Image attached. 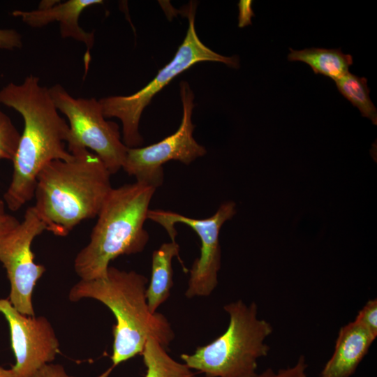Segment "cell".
<instances>
[{"instance_id": "16", "label": "cell", "mask_w": 377, "mask_h": 377, "mask_svg": "<svg viewBox=\"0 0 377 377\" xmlns=\"http://www.w3.org/2000/svg\"><path fill=\"white\" fill-rule=\"evenodd\" d=\"M146 367L145 377H198L185 363L172 358L153 338H149L141 353Z\"/></svg>"}, {"instance_id": "4", "label": "cell", "mask_w": 377, "mask_h": 377, "mask_svg": "<svg viewBox=\"0 0 377 377\" xmlns=\"http://www.w3.org/2000/svg\"><path fill=\"white\" fill-rule=\"evenodd\" d=\"M155 191L138 182L112 188L97 215L89 243L74 260L80 279L105 277L112 260L144 251L149 239L144 224Z\"/></svg>"}, {"instance_id": "24", "label": "cell", "mask_w": 377, "mask_h": 377, "mask_svg": "<svg viewBox=\"0 0 377 377\" xmlns=\"http://www.w3.org/2000/svg\"><path fill=\"white\" fill-rule=\"evenodd\" d=\"M20 221L13 215L0 214V240L13 230Z\"/></svg>"}, {"instance_id": "9", "label": "cell", "mask_w": 377, "mask_h": 377, "mask_svg": "<svg viewBox=\"0 0 377 377\" xmlns=\"http://www.w3.org/2000/svg\"><path fill=\"white\" fill-rule=\"evenodd\" d=\"M236 214V205L228 201L220 205L217 211L206 219L188 217L179 213L163 209H149L147 219L161 225L171 241H175L177 232L175 224L183 223L193 230L200 241V256L189 269L187 298L207 297L218 285L221 251L219 232L223 223Z\"/></svg>"}, {"instance_id": "14", "label": "cell", "mask_w": 377, "mask_h": 377, "mask_svg": "<svg viewBox=\"0 0 377 377\" xmlns=\"http://www.w3.org/2000/svg\"><path fill=\"white\" fill-rule=\"evenodd\" d=\"M179 246L176 241L163 243L155 250L151 258V275L146 296L149 309L151 313L170 297L173 286L172 259L179 258Z\"/></svg>"}, {"instance_id": "17", "label": "cell", "mask_w": 377, "mask_h": 377, "mask_svg": "<svg viewBox=\"0 0 377 377\" xmlns=\"http://www.w3.org/2000/svg\"><path fill=\"white\" fill-rule=\"evenodd\" d=\"M334 82L340 94L357 107L363 117L369 118L376 125L377 110L369 97L367 80L348 71Z\"/></svg>"}, {"instance_id": "20", "label": "cell", "mask_w": 377, "mask_h": 377, "mask_svg": "<svg viewBox=\"0 0 377 377\" xmlns=\"http://www.w3.org/2000/svg\"><path fill=\"white\" fill-rule=\"evenodd\" d=\"M308 364L305 357L301 355L297 363L290 367L280 369L274 371L272 368H267L256 377H309L306 373Z\"/></svg>"}, {"instance_id": "2", "label": "cell", "mask_w": 377, "mask_h": 377, "mask_svg": "<svg viewBox=\"0 0 377 377\" xmlns=\"http://www.w3.org/2000/svg\"><path fill=\"white\" fill-rule=\"evenodd\" d=\"M68 150L72 159L52 161L39 172L34 195L46 230L59 237L97 216L112 188L110 172L94 153L79 146Z\"/></svg>"}, {"instance_id": "7", "label": "cell", "mask_w": 377, "mask_h": 377, "mask_svg": "<svg viewBox=\"0 0 377 377\" xmlns=\"http://www.w3.org/2000/svg\"><path fill=\"white\" fill-rule=\"evenodd\" d=\"M49 90L57 110L69 122L67 146L93 151L111 175L122 168L128 147L121 140L118 124L105 119L99 100L75 98L60 84Z\"/></svg>"}, {"instance_id": "15", "label": "cell", "mask_w": 377, "mask_h": 377, "mask_svg": "<svg viewBox=\"0 0 377 377\" xmlns=\"http://www.w3.org/2000/svg\"><path fill=\"white\" fill-rule=\"evenodd\" d=\"M289 61H300L311 66L315 74H320L337 80L348 72L353 64V57L344 54L340 48H306L302 50L289 49Z\"/></svg>"}, {"instance_id": "25", "label": "cell", "mask_w": 377, "mask_h": 377, "mask_svg": "<svg viewBox=\"0 0 377 377\" xmlns=\"http://www.w3.org/2000/svg\"><path fill=\"white\" fill-rule=\"evenodd\" d=\"M0 377H15L12 369H5L0 367Z\"/></svg>"}, {"instance_id": "3", "label": "cell", "mask_w": 377, "mask_h": 377, "mask_svg": "<svg viewBox=\"0 0 377 377\" xmlns=\"http://www.w3.org/2000/svg\"><path fill=\"white\" fill-rule=\"evenodd\" d=\"M147 283L148 279L135 271L109 266L105 277L80 279L69 291L71 302L94 299L105 304L114 314L113 367L141 355L149 338L165 348L175 338L168 318L158 312H150L146 296Z\"/></svg>"}, {"instance_id": "12", "label": "cell", "mask_w": 377, "mask_h": 377, "mask_svg": "<svg viewBox=\"0 0 377 377\" xmlns=\"http://www.w3.org/2000/svg\"><path fill=\"white\" fill-rule=\"evenodd\" d=\"M43 1L38 8L32 10H15L12 15L20 17L28 26L40 28L54 22H59L62 38H71L83 43L87 47L85 64L90 59L89 50L94 42V32L87 31L79 24L81 13L88 7L102 4V0H68L65 2Z\"/></svg>"}, {"instance_id": "13", "label": "cell", "mask_w": 377, "mask_h": 377, "mask_svg": "<svg viewBox=\"0 0 377 377\" xmlns=\"http://www.w3.org/2000/svg\"><path fill=\"white\" fill-rule=\"evenodd\" d=\"M375 339L376 337L355 320L341 327L333 354L324 365L320 377H350Z\"/></svg>"}, {"instance_id": "21", "label": "cell", "mask_w": 377, "mask_h": 377, "mask_svg": "<svg viewBox=\"0 0 377 377\" xmlns=\"http://www.w3.org/2000/svg\"><path fill=\"white\" fill-rule=\"evenodd\" d=\"M22 47L21 34L15 29H0V49L13 50Z\"/></svg>"}, {"instance_id": "6", "label": "cell", "mask_w": 377, "mask_h": 377, "mask_svg": "<svg viewBox=\"0 0 377 377\" xmlns=\"http://www.w3.org/2000/svg\"><path fill=\"white\" fill-rule=\"evenodd\" d=\"M196 3L191 1L186 13L188 27L173 59L160 69L145 87L128 96H112L99 99L105 118L115 117L122 124V141L128 148L139 147L143 139L139 131L142 113L152 98L176 76L201 61H218L238 68L237 56L226 57L207 47L200 40L195 27Z\"/></svg>"}, {"instance_id": "23", "label": "cell", "mask_w": 377, "mask_h": 377, "mask_svg": "<svg viewBox=\"0 0 377 377\" xmlns=\"http://www.w3.org/2000/svg\"><path fill=\"white\" fill-rule=\"evenodd\" d=\"M252 1H240L238 3L239 8V27H243L251 24V17L254 13L251 8Z\"/></svg>"}, {"instance_id": "8", "label": "cell", "mask_w": 377, "mask_h": 377, "mask_svg": "<svg viewBox=\"0 0 377 377\" xmlns=\"http://www.w3.org/2000/svg\"><path fill=\"white\" fill-rule=\"evenodd\" d=\"M179 87L183 114L178 129L154 144L128 148L122 166L128 175L135 178L136 182L156 189L163 184V165L165 163L177 161L189 165L207 153L205 147L197 142L193 135L195 128L191 121L194 108L193 93L186 81L181 82Z\"/></svg>"}, {"instance_id": "22", "label": "cell", "mask_w": 377, "mask_h": 377, "mask_svg": "<svg viewBox=\"0 0 377 377\" xmlns=\"http://www.w3.org/2000/svg\"><path fill=\"white\" fill-rule=\"evenodd\" d=\"M33 377H74L59 364L50 363L43 367Z\"/></svg>"}, {"instance_id": "10", "label": "cell", "mask_w": 377, "mask_h": 377, "mask_svg": "<svg viewBox=\"0 0 377 377\" xmlns=\"http://www.w3.org/2000/svg\"><path fill=\"white\" fill-rule=\"evenodd\" d=\"M46 230L33 206L27 209L22 221L0 240V262L10 284L9 301L20 313L34 316V288L45 272L34 262L31 250L34 239Z\"/></svg>"}, {"instance_id": "18", "label": "cell", "mask_w": 377, "mask_h": 377, "mask_svg": "<svg viewBox=\"0 0 377 377\" xmlns=\"http://www.w3.org/2000/svg\"><path fill=\"white\" fill-rule=\"evenodd\" d=\"M21 133L10 118L0 109V160L13 161ZM4 202L0 200V214L5 213Z\"/></svg>"}, {"instance_id": "19", "label": "cell", "mask_w": 377, "mask_h": 377, "mask_svg": "<svg viewBox=\"0 0 377 377\" xmlns=\"http://www.w3.org/2000/svg\"><path fill=\"white\" fill-rule=\"evenodd\" d=\"M374 337H377V300H369L359 311L355 320Z\"/></svg>"}, {"instance_id": "11", "label": "cell", "mask_w": 377, "mask_h": 377, "mask_svg": "<svg viewBox=\"0 0 377 377\" xmlns=\"http://www.w3.org/2000/svg\"><path fill=\"white\" fill-rule=\"evenodd\" d=\"M0 313L9 326L15 377H33L45 365L52 363L59 353L54 330L44 316L20 313L8 299H0Z\"/></svg>"}, {"instance_id": "5", "label": "cell", "mask_w": 377, "mask_h": 377, "mask_svg": "<svg viewBox=\"0 0 377 377\" xmlns=\"http://www.w3.org/2000/svg\"><path fill=\"white\" fill-rule=\"evenodd\" d=\"M226 330L209 343L198 346L193 354L180 358L205 377H256L258 361L266 357L269 346L265 340L273 332L272 325L258 318V306L242 300L228 303Z\"/></svg>"}, {"instance_id": "1", "label": "cell", "mask_w": 377, "mask_h": 377, "mask_svg": "<svg viewBox=\"0 0 377 377\" xmlns=\"http://www.w3.org/2000/svg\"><path fill=\"white\" fill-rule=\"evenodd\" d=\"M0 103L16 110L24 121L13 162L11 182L3 195L4 203L16 212L34 198L36 179L54 160L69 161L66 147L70 128L59 114L49 88L30 74L20 84L10 82L0 89Z\"/></svg>"}]
</instances>
